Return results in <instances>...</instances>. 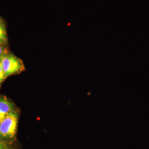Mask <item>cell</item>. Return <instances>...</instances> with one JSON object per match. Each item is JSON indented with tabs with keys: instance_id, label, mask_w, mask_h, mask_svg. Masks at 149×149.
Masks as SVG:
<instances>
[{
	"instance_id": "obj_1",
	"label": "cell",
	"mask_w": 149,
	"mask_h": 149,
	"mask_svg": "<svg viewBox=\"0 0 149 149\" xmlns=\"http://www.w3.org/2000/svg\"><path fill=\"white\" fill-rule=\"evenodd\" d=\"M1 63L6 77L19 74L25 70L23 62L12 54L8 53L1 58Z\"/></svg>"
},
{
	"instance_id": "obj_4",
	"label": "cell",
	"mask_w": 149,
	"mask_h": 149,
	"mask_svg": "<svg viewBox=\"0 0 149 149\" xmlns=\"http://www.w3.org/2000/svg\"><path fill=\"white\" fill-rule=\"evenodd\" d=\"M8 43L6 29L3 20L0 21V44L6 45Z\"/></svg>"
},
{
	"instance_id": "obj_5",
	"label": "cell",
	"mask_w": 149,
	"mask_h": 149,
	"mask_svg": "<svg viewBox=\"0 0 149 149\" xmlns=\"http://www.w3.org/2000/svg\"><path fill=\"white\" fill-rule=\"evenodd\" d=\"M6 45L0 44V59L3 56L8 53V50L6 48Z\"/></svg>"
},
{
	"instance_id": "obj_2",
	"label": "cell",
	"mask_w": 149,
	"mask_h": 149,
	"mask_svg": "<svg viewBox=\"0 0 149 149\" xmlns=\"http://www.w3.org/2000/svg\"><path fill=\"white\" fill-rule=\"evenodd\" d=\"M18 115L15 111L12 112L0 121V136L12 139L16 135Z\"/></svg>"
},
{
	"instance_id": "obj_8",
	"label": "cell",
	"mask_w": 149,
	"mask_h": 149,
	"mask_svg": "<svg viewBox=\"0 0 149 149\" xmlns=\"http://www.w3.org/2000/svg\"><path fill=\"white\" fill-rule=\"evenodd\" d=\"M1 20H2V19L1 17V16H0V21Z\"/></svg>"
},
{
	"instance_id": "obj_6",
	"label": "cell",
	"mask_w": 149,
	"mask_h": 149,
	"mask_svg": "<svg viewBox=\"0 0 149 149\" xmlns=\"http://www.w3.org/2000/svg\"><path fill=\"white\" fill-rule=\"evenodd\" d=\"M6 78L3 70L1 60H0V86L5 80Z\"/></svg>"
},
{
	"instance_id": "obj_7",
	"label": "cell",
	"mask_w": 149,
	"mask_h": 149,
	"mask_svg": "<svg viewBox=\"0 0 149 149\" xmlns=\"http://www.w3.org/2000/svg\"><path fill=\"white\" fill-rule=\"evenodd\" d=\"M0 149H8L5 144L0 141Z\"/></svg>"
},
{
	"instance_id": "obj_3",
	"label": "cell",
	"mask_w": 149,
	"mask_h": 149,
	"mask_svg": "<svg viewBox=\"0 0 149 149\" xmlns=\"http://www.w3.org/2000/svg\"><path fill=\"white\" fill-rule=\"evenodd\" d=\"M13 104L4 96L0 97V121L14 111Z\"/></svg>"
}]
</instances>
